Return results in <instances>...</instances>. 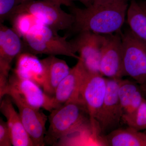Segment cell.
Listing matches in <instances>:
<instances>
[{"label": "cell", "instance_id": "d6986e66", "mask_svg": "<svg viewBox=\"0 0 146 146\" xmlns=\"http://www.w3.org/2000/svg\"><path fill=\"white\" fill-rule=\"evenodd\" d=\"M126 17L130 30L146 44V2L131 0Z\"/></svg>", "mask_w": 146, "mask_h": 146}, {"label": "cell", "instance_id": "9a60e30c", "mask_svg": "<svg viewBox=\"0 0 146 146\" xmlns=\"http://www.w3.org/2000/svg\"><path fill=\"white\" fill-rule=\"evenodd\" d=\"M13 72L21 78L29 80L43 87L45 78L44 66L36 55L23 52L16 58Z\"/></svg>", "mask_w": 146, "mask_h": 146}, {"label": "cell", "instance_id": "8992f818", "mask_svg": "<svg viewBox=\"0 0 146 146\" xmlns=\"http://www.w3.org/2000/svg\"><path fill=\"white\" fill-rule=\"evenodd\" d=\"M106 90V78L100 74L91 72L86 69L80 96L88 111L93 131L98 136H100L98 118L103 104Z\"/></svg>", "mask_w": 146, "mask_h": 146}, {"label": "cell", "instance_id": "7c38bea8", "mask_svg": "<svg viewBox=\"0 0 146 146\" xmlns=\"http://www.w3.org/2000/svg\"><path fill=\"white\" fill-rule=\"evenodd\" d=\"M9 91L19 94L29 104L38 109L43 108L50 112L53 110L52 97L45 94L35 82L21 78L13 72L9 78L5 96Z\"/></svg>", "mask_w": 146, "mask_h": 146}, {"label": "cell", "instance_id": "83f0119b", "mask_svg": "<svg viewBox=\"0 0 146 146\" xmlns=\"http://www.w3.org/2000/svg\"><path fill=\"white\" fill-rule=\"evenodd\" d=\"M125 1H127V0H125Z\"/></svg>", "mask_w": 146, "mask_h": 146}, {"label": "cell", "instance_id": "277c9868", "mask_svg": "<svg viewBox=\"0 0 146 146\" xmlns=\"http://www.w3.org/2000/svg\"><path fill=\"white\" fill-rule=\"evenodd\" d=\"M61 5L58 3L48 1H25L16 9L11 16L16 13H28L58 32L70 31L74 24V16L72 13L63 10Z\"/></svg>", "mask_w": 146, "mask_h": 146}, {"label": "cell", "instance_id": "ba28073f", "mask_svg": "<svg viewBox=\"0 0 146 146\" xmlns=\"http://www.w3.org/2000/svg\"><path fill=\"white\" fill-rule=\"evenodd\" d=\"M7 95L10 96L18 108L24 127L34 146H45V136L47 131L46 125L48 116L40 109L29 104L16 92L8 91Z\"/></svg>", "mask_w": 146, "mask_h": 146}, {"label": "cell", "instance_id": "e0dca14e", "mask_svg": "<svg viewBox=\"0 0 146 146\" xmlns=\"http://www.w3.org/2000/svg\"><path fill=\"white\" fill-rule=\"evenodd\" d=\"M118 95L123 115L135 112L145 99L141 85L135 81L123 78L120 82Z\"/></svg>", "mask_w": 146, "mask_h": 146}, {"label": "cell", "instance_id": "5bb4252c", "mask_svg": "<svg viewBox=\"0 0 146 146\" xmlns=\"http://www.w3.org/2000/svg\"><path fill=\"white\" fill-rule=\"evenodd\" d=\"M10 96L6 95L1 101L0 110L5 117L14 146H34L22 122L19 112L16 111Z\"/></svg>", "mask_w": 146, "mask_h": 146}, {"label": "cell", "instance_id": "603a6c76", "mask_svg": "<svg viewBox=\"0 0 146 146\" xmlns=\"http://www.w3.org/2000/svg\"><path fill=\"white\" fill-rule=\"evenodd\" d=\"M12 145L10 130L7 121L0 119V146H11Z\"/></svg>", "mask_w": 146, "mask_h": 146}, {"label": "cell", "instance_id": "7a4b0ae2", "mask_svg": "<svg viewBox=\"0 0 146 146\" xmlns=\"http://www.w3.org/2000/svg\"><path fill=\"white\" fill-rule=\"evenodd\" d=\"M48 120L49 125L44 142L45 145L51 146L55 145L64 136L91 123L88 111L80 97L52 110Z\"/></svg>", "mask_w": 146, "mask_h": 146}, {"label": "cell", "instance_id": "44dd1931", "mask_svg": "<svg viewBox=\"0 0 146 146\" xmlns=\"http://www.w3.org/2000/svg\"><path fill=\"white\" fill-rule=\"evenodd\" d=\"M122 121L128 127L146 133V99L132 114L123 115Z\"/></svg>", "mask_w": 146, "mask_h": 146}, {"label": "cell", "instance_id": "7402d4cb", "mask_svg": "<svg viewBox=\"0 0 146 146\" xmlns=\"http://www.w3.org/2000/svg\"><path fill=\"white\" fill-rule=\"evenodd\" d=\"M23 0H0V23L9 20L13 11Z\"/></svg>", "mask_w": 146, "mask_h": 146}, {"label": "cell", "instance_id": "ffe728a7", "mask_svg": "<svg viewBox=\"0 0 146 146\" xmlns=\"http://www.w3.org/2000/svg\"><path fill=\"white\" fill-rule=\"evenodd\" d=\"M12 25V28L21 38L42 23L33 15L27 13H16L9 20ZM43 24V23H42Z\"/></svg>", "mask_w": 146, "mask_h": 146}, {"label": "cell", "instance_id": "4316f807", "mask_svg": "<svg viewBox=\"0 0 146 146\" xmlns=\"http://www.w3.org/2000/svg\"><path fill=\"white\" fill-rule=\"evenodd\" d=\"M141 86L142 89H143V91H144L145 96H146V83L145 84H144V85H141Z\"/></svg>", "mask_w": 146, "mask_h": 146}, {"label": "cell", "instance_id": "3957f363", "mask_svg": "<svg viewBox=\"0 0 146 146\" xmlns=\"http://www.w3.org/2000/svg\"><path fill=\"white\" fill-rule=\"evenodd\" d=\"M68 36H60L58 32L40 24L23 37V52L36 55H63L78 60L79 56L76 54L70 41L67 40Z\"/></svg>", "mask_w": 146, "mask_h": 146}, {"label": "cell", "instance_id": "cb8c5ba5", "mask_svg": "<svg viewBox=\"0 0 146 146\" xmlns=\"http://www.w3.org/2000/svg\"><path fill=\"white\" fill-rule=\"evenodd\" d=\"M23 1H31V0H23ZM40 1H51L55 2L60 4L61 5L66 6L70 7L74 5L73 2L71 1L70 0H40Z\"/></svg>", "mask_w": 146, "mask_h": 146}, {"label": "cell", "instance_id": "8fae6325", "mask_svg": "<svg viewBox=\"0 0 146 146\" xmlns=\"http://www.w3.org/2000/svg\"><path fill=\"white\" fill-rule=\"evenodd\" d=\"M24 50L21 37L13 29L0 24V87L8 83L11 63Z\"/></svg>", "mask_w": 146, "mask_h": 146}, {"label": "cell", "instance_id": "5b68a950", "mask_svg": "<svg viewBox=\"0 0 146 146\" xmlns=\"http://www.w3.org/2000/svg\"><path fill=\"white\" fill-rule=\"evenodd\" d=\"M121 35L125 76L130 77L140 85H144L146 83V44L130 29Z\"/></svg>", "mask_w": 146, "mask_h": 146}, {"label": "cell", "instance_id": "9c48e42d", "mask_svg": "<svg viewBox=\"0 0 146 146\" xmlns=\"http://www.w3.org/2000/svg\"><path fill=\"white\" fill-rule=\"evenodd\" d=\"M77 34L74 38L70 41L73 49L76 53L79 54V59L87 70L100 74V62L105 35L87 31Z\"/></svg>", "mask_w": 146, "mask_h": 146}, {"label": "cell", "instance_id": "d4e9b609", "mask_svg": "<svg viewBox=\"0 0 146 146\" xmlns=\"http://www.w3.org/2000/svg\"><path fill=\"white\" fill-rule=\"evenodd\" d=\"M70 1L72 2L74 1L80 2L85 6L86 7H89L93 3V0H70Z\"/></svg>", "mask_w": 146, "mask_h": 146}, {"label": "cell", "instance_id": "2e32d148", "mask_svg": "<svg viewBox=\"0 0 146 146\" xmlns=\"http://www.w3.org/2000/svg\"><path fill=\"white\" fill-rule=\"evenodd\" d=\"M42 61L45 70L43 90L48 96L52 97L58 84L68 75L71 68L65 60L55 56H49Z\"/></svg>", "mask_w": 146, "mask_h": 146}, {"label": "cell", "instance_id": "484cf974", "mask_svg": "<svg viewBox=\"0 0 146 146\" xmlns=\"http://www.w3.org/2000/svg\"><path fill=\"white\" fill-rule=\"evenodd\" d=\"M116 0H93L94 5H103L113 2ZM92 4V5H93Z\"/></svg>", "mask_w": 146, "mask_h": 146}, {"label": "cell", "instance_id": "52a82bcc", "mask_svg": "<svg viewBox=\"0 0 146 146\" xmlns=\"http://www.w3.org/2000/svg\"><path fill=\"white\" fill-rule=\"evenodd\" d=\"M121 79L106 78V94L98 120L101 137L119 128L120 123L123 122V111L118 95Z\"/></svg>", "mask_w": 146, "mask_h": 146}, {"label": "cell", "instance_id": "4fadbf2b", "mask_svg": "<svg viewBox=\"0 0 146 146\" xmlns=\"http://www.w3.org/2000/svg\"><path fill=\"white\" fill-rule=\"evenodd\" d=\"M68 75L59 83L52 97L53 108H56L74 98L80 96V92L86 72L80 59Z\"/></svg>", "mask_w": 146, "mask_h": 146}, {"label": "cell", "instance_id": "ac0fdd59", "mask_svg": "<svg viewBox=\"0 0 146 146\" xmlns=\"http://www.w3.org/2000/svg\"><path fill=\"white\" fill-rule=\"evenodd\" d=\"M102 137L104 146H146V133L128 126L118 128Z\"/></svg>", "mask_w": 146, "mask_h": 146}, {"label": "cell", "instance_id": "30bf717a", "mask_svg": "<svg viewBox=\"0 0 146 146\" xmlns=\"http://www.w3.org/2000/svg\"><path fill=\"white\" fill-rule=\"evenodd\" d=\"M121 34L117 33L105 35L101 55L100 73L107 78L121 79L125 76Z\"/></svg>", "mask_w": 146, "mask_h": 146}, {"label": "cell", "instance_id": "6da1fadb", "mask_svg": "<svg viewBox=\"0 0 146 146\" xmlns=\"http://www.w3.org/2000/svg\"><path fill=\"white\" fill-rule=\"evenodd\" d=\"M128 7L127 1L125 0L93 4L83 9L72 6L69 7L74 16V23L70 31L76 33L87 31L101 35L120 33Z\"/></svg>", "mask_w": 146, "mask_h": 146}]
</instances>
